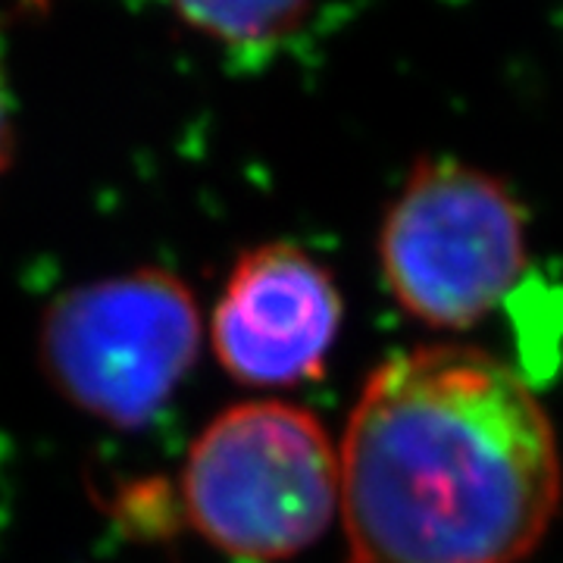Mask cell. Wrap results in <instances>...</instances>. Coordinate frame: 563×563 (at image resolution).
<instances>
[{"mask_svg":"<svg viewBox=\"0 0 563 563\" xmlns=\"http://www.w3.org/2000/svg\"><path fill=\"white\" fill-rule=\"evenodd\" d=\"M529 263L523 203L457 157H420L379 229L385 288L410 320L466 332L514 291Z\"/></svg>","mask_w":563,"mask_h":563,"instance_id":"obj_4","label":"cell"},{"mask_svg":"<svg viewBox=\"0 0 563 563\" xmlns=\"http://www.w3.org/2000/svg\"><path fill=\"white\" fill-rule=\"evenodd\" d=\"M185 29L213 41L239 63H263L317 16L310 3H179L173 7Z\"/></svg>","mask_w":563,"mask_h":563,"instance_id":"obj_6","label":"cell"},{"mask_svg":"<svg viewBox=\"0 0 563 563\" xmlns=\"http://www.w3.org/2000/svg\"><path fill=\"white\" fill-rule=\"evenodd\" d=\"M179 504L203 542L229 558H298L339 514V448L303 407L232 404L191 444Z\"/></svg>","mask_w":563,"mask_h":563,"instance_id":"obj_2","label":"cell"},{"mask_svg":"<svg viewBox=\"0 0 563 563\" xmlns=\"http://www.w3.org/2000/svg\"><path fill=\"white\" fill-rule=\"evenodd\" d=\"M561 495L554 422L507 361L439 342L366 376L339 444L344 563H523Z\"/></svg>","mask_w":563,"mask_h":563,"instance_id":"obj_1","label":"cell"},{"mask_svg":"<svg viewBox=\"0 0 563 563\" xmlns=\"http://www.w3.org/2000/svg\"><path fill=\"white\" fill-rule=\"evenodd\" d=\"M342 317V291L317 257L291 242L257 244L225 279L210 342L235 383L291 388L325 373Z\"/></svg>","mask_w":563,"mask_h":563,"instance_id":"obj_5","label":"cell"},{"mask_svg":"<svg viewBox=\"0 0 563 563\" xmlns=\"http://www.w3.org/2000/svg\"><path fill=\"white\" fill-rule=\"evenodd\" d=\"M13 151H16L13 101H10L7 76H3V66H0V179L7 176V169H10V163H13Z\"/></svg>","mask_w":563,"mask_h":563,"instance_id":"obj_7","label":"cell"},{"mask_svg":"<svg viewBox=\"0 0 563 563\" xmlns=\"http://www.w3.org/2000/svg\"><path fill=\"white\" fill-rule=\"evenodd\" d=\"M201 351L191 285L161 266L81 282L44 310L38 363L63 401L110 429H141Z\"/></svg>","mask_w":563,"mask_h":563,"instance_id":"obj_3","label":"cell"}]
</instances>
